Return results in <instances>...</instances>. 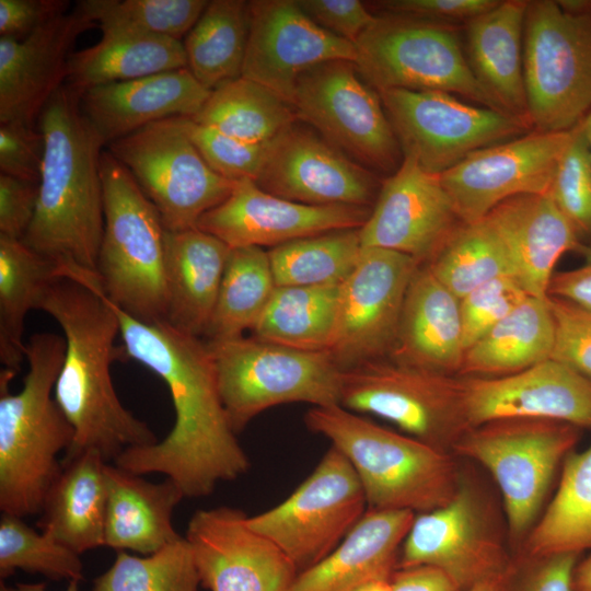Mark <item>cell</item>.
Segmentation results:
<instances>
[{"mask_svg":"<svg viewBox=\"0 0 591 591\" xmlns=\"http://www.w3.org/2000/svg\"><path fill=\"white\" fill-rule=\"evenodd\" d=\"M111 304L127 358L163 380L175 410L162 441L126 449L115 465L136 475L164 474L187 498L206 497L220 482L245 474L250 460L229 422L206 341L166 322L138 321Z\"/></svg>","mask_w":591,"mask_h":591,"instance_id":"cell-1","label":"cell"},{"mask_svg":"<svg viewBox=\"0 0 591 591\" xmlns=\"http://www.w3.org/2000/svg\"><path fill=\"white\" fill-rule=\"evenodd\" d=\"M37 309L60 325L66 341L54 397L74 434L61 462L84 452L114 461L126 449L158 442L114 389L111 366L128 358L124 346H115L119 321L101 285L58 278L47 286Z\"/></svg>","mask_w":591,"mask_h":591,"instance_id":"cell-2","label":"cell"},{"mask_svg":"<svg viewBox=\"0 0 591 591\" xmlns=\"http://www.w3.org/2000/svg\"><path fill=\"white\" fill-rule=\"evenodd\" d=\"M81 97L79 90L65 83L38 116L45 154L36 212L22 241L90 280L99 278L104 231L100 171L104 143L83 114Z\"/></svg>","mask_w":591,"mask_h":591,"instance_id":"cell-3","label":"cell"},{"mask_svg":"<svg viewBox=\"0 0 591 591\" xmlns=\"http://www.w3.org/2000/svg\"><path fill=\"white\" fill-rule=\"evenodd\" d=\"M65 351V337L34 334L26 343L28 371L15 394L9 390L15 374L1 370L0 509L4 513L21 518L40 513L61 470L57 455L73 440V428L51 396Z\"/></svg>","mask_w":591,"mask_h":591,"instance_id":"cell-4","label":"cell"},{"mask_svg":"<svg viewBox=\"0 0 591 591\" xmlns=\"http://www.w3.org/2000/svg\"><path fill=\"white\" fill-rule=\"evenodd\" d=\"M304 424L351 464L368 510L429 512L449 503L463 482L453 453L384 428L340 405L310 408Z\"/></svg>","mask_w":591,"mask_h":591,"instance_id":"cell-5","label":"cell"},{"mask_svg":"<svg viewBox=\"0 0 591 591\" xmlns=\"http://www.w3.org/2000/svg\"><path fill=\"white\" fill-rule=\"evenodd\" d=\"M104 231L97 276L105 297L131 317L165 322V228L129 171L107 150L100 162Z\"/></svg>","mask_w":591,"mask_h":591,"instance_id":"cell-6","label":"cell"},{"mask_svg":"<svg viewBox=\"0 0 591 591\" xmlns=\"http://www.w3.org/2000/svg\"><path fill=\"white\" fill-rule=\"evenodd\" d=\"M206 344L235 433L274 406L339 405L341 371L327 351L294 349L254 336Z\"/></svg>","mask_w":591,"mask_h":591,"instance_id":"cell-7","label":"cell"},{"mask_svg":"<svg viewBox=\"0 0 591 591\" xmlns=\"http://www.w3.org/2000/svg\"><path fill=\"white\" fill-rule=\"evenodd\" d=\"M523 77L533 131L572 129L591 112V11L528 1Z\"/></svg>","mask_w":591,"mask_h":591,"instance_id":"cell-8","label":"cell"},{"mask_svg":"<svg viewBox=\"0 0 591 591\" xmlns=\"http://www.w3.org/2000/svg\"><path fill=\"white\" fill-rule=\"evenodd\" d=\"M375 15L355 43V65L376 92L442 91L503 112L473 73L454 25Z\"/></svg>","mask_w":591,"mask_h":591,"instance_id":"cell-9","label":"cell"},{"mask_svg":"<svg viewBox=\"0 0 591 591\" xmlns=\"http://www.w3.org/2000/svg\"><path fill=\"white\" fill-rule=\"evenodd\" d=\"M580 428L537 418H505L470 428L452 453L486 467L503 500L509 534L528 535L560 463L579 440Z\"/></svg>","mask_w":591,"mask_h":591,"instance_id":"cell-10","label":"cell"},{"mask_svg":"<svg viewBox=\"0 0 591 591\" xmlns=\"http://www.w3.org/2000/svg\"><path fill=\"white\" fill-rule=\"evenodd\" d=\"M339 405L385 419L406 434L451 453L471 428L462 376L390 357L341 371Z\"/></svg>","mask_w":591,"mask_h":591,"instance_id":"cell-11","label":"cell"},{"mask_svg":"<svg viewBox=\"0 0 591 591\" xmlns=\"http://www.w3.org/2000/svg\"><path fill=\"white\" fill-rule=\"evenodd\" d=\"M185 118L149 124L106 146L153 204L167 231L196 228L236 183L207 164L187 134Z\"/></svg>","mask_w":591,"mask_h":591,"instance_id":"cell-12","label":"cell"},{"mask_svg":"<svg viewBox=\"0 0 591 591\" xmlns=\"http://www.w3.org/2000/svg\"><path fill=\"white\" fill-rule=\"evenodd\" d=\"M298 119L373 173L397 171L403 152L379 93L354 61L332 60L304 71L290 103Z\"/></svg>","mask_w":591,"mask_h":591,"instance_id":"cell-13","label":"cell"},{"mask_svg":"<svg viewBox=\"0 0 591 591\" xmlns=\"http://www.w3.org/2000/svg\"><path fill=\"white\" fill-rule=\"evenodd\" d=\"M368 511L362 485L334 447L283 501L248 517V525L274 542L299 573L327 557Z\"/></svg>","mask_w":591,"mask_h":591,"instance_id":"cell-14","label":"cell"},{"mask_svg":"<svg viewBox=\"0 0 591 591\" xmlns=\"http://www.w3.org/2000/svg\"><path fill=\"white\" fill-rule=\"evenodd\" d=\"M401 146L424 170L441 174L470 153L526 134L521 119L442 91L378 92Z\"/></svg>","mask_w":591,"mask_h":591,"instance_id":"cell-15","label":"cell"},{"mask_svg":"<svg viewBox=\"0 0 591 591\" xmlns=\"http://www.w3.org/2000/svg\"><path fill=\"white\" fill-rule=\"evenodd\" d=\"M419 266L395 251L362 247L356 268L340 285L327 349L340 371L390 356L406 290Z\"/></svg>","mask_w":591,"mask_h":591,"instance_id":"cell-16","label":"cell"},{"mask_svg":"<svg viewBox=\"0 0 591 591\" xmlns=\"http://www.w3.org/2000/svg\"><path fill=\"white\" fill-rule=\"evenodd\" d=\"M419 565L441 569L461 591L510 577L503 542L480 498L464 482L449 503L415 515L397 568Z\"/></svg>","mask_w":591,"mask_h":591,"instance_id":"cell-17","label":"cell"},{"mask_svg":"<svg viewBox=\"0 0 591 591\" xmlns=\"http://www.w3.org/2000/svg\"><path fill=\"white\" fill-rule=\"evenodd\" d=\"M572 129L531 131L478 149L440 174L463 223L484 219L497 205L519 195H548Z\"/></svg>","mask_w":591,"mask_h":591,"instance_id":"cell-18","label":"cell"},{"mask_svg":"<svg viewBox=\"0 0 591 591\" xmlns=\"http://www.w3.org/2000/svg\"><path fill=\"white\" fill-rule=\"evenodd\" d=\"M255 183L299 204L360 207H373L382 185L375 173L299 119L269 142Z\"/></svg>","mask_w":591,"mask_h":591,"instance_id":"cell-19","label":"cell"},{"mask_svg":"<svg viewBox=\"0 0 591 591\" xmlns=\"http://www.w3.org/2000/svg\"><path fill=\"white\" fill-rule=\"evenodd\" d=\"M185 538L200 584L210 591H291L299 575L288 556L253 530L237 508L197 510Z\"/></svg>","mask_w":591,"mask_h":591,"instance_id":"cell-20","label":"cell"},{"mask_svg":"<svg viewBox=\"0 0 591 591\" xmlns=\"http://www.w3.org/2000/svg\"><path fill=\"white\" fill-rule=\"evenodd\" d=\"M460 223L440 174L404 157L397 171L382 183L359 233L362 247L395 251L426 265Z\"/></svg>","mask_w":591,"mask_h":591,"instance_id":"cell-21","label":"cell"},{"mask_svg":"<svg viewBox=\"0 0 591 591\" xmlns=\"http://www.w3.org/2000/svg\"><path fill=\"white\" fill-rule=\"evenodd\" d=\"M242 77L291 103L298 78L332 60L356 59L355 44L314 23L296 0H252Z\"/></svg>","mask_w":591,"mask_h":591,"instance_id":"cell-22","label":"cell"},{"mask_svg":"<svg viewBox=\"0 0 591 591\" xmlns=\"http://www.w3.org/2000/svg\"><path fill=\"white\" fill-rule=\"evenodd\" d=\"M371 210L372 207L299 204L265 192L254 181L242 179L224 201L199 219L196 228L230 248H273L328 231L361 228Z\"/></svg>","mask_w":591,"mask_h":591,"instance_id":"cell-23","label":"cell"},{"mask_svg":"<svg viewBox=\"0 0 591 591\" xmlns=\"http://www.w3.org/2000/svg\"><path fill=\"white\" fill-rule=\"evenodd\" d=\"M470 427L537 418L591 429V379L552 358L496 378L462 376Z\"/></svg>","mask_w":591,"mask_h":591,"instance_id":"cell-24","label":"cell"},{"mask_svg":"<svg viewBox=\"0 0 591 591\" xmlns=\"http://www.w3.org/2000/svg\"><path fill=\"white\" fill-rule=\"evenodd\" d=\"M93 27L97 25L76 7L21 39L0 37V124H34L66 83L78 37Z\"/></svg>","mask_w":591,"mask_h":591,"instance_id":"cell-25","label":"cell"},{"mask_svg":"<svg viewBox=\"0 0 591 591\" xmlns=\"http://www.w3.org/2000/svg\"><path fill=\"white\" fill-rule=\"evenodd\" d=\"M210 93L186 67L91 88L81 108L107 146L162 119L195 117Z\"/></svg>","mask_w":591,"mask_h":591,"instance_id":"cell-26","label":"cell"},{"mask_svg":"<svg viewBox=\"0 0 591 591\" xmlns=\"http://www.w3.org/2000/svg\"><path fill=\"white\" fill-rule=\"evenodd\" d=\"M484 219L502 244L514 279L533 297H548L556 263L565 253L584 248L548 195L511 197Z\"/></svg>","mask_w":591,"mask_h":591,"instance_id":"cell-27","label":"cell"},{"mask_svg":"<svg viewBox=\"0 0 591 591\" xmlns=\"http://www.w3.org/2000/svg\"><path fill=\"white\" fill-rule=\"evenodd\" d=\"M460 299L427 265L414 273L404 299L390 358L457 375L464 356Z\"/></svg>","mask_w":591,"mask_h":591,"instance_id":"cell-28","label":"cell"},{"mask_svg":"<svg viewBox=\"0 0 591 591\" xmlns=\"http://www.w3.org/2000/svg\"><path fill=\"white\" fill-rule=\"evenodd\" d=\"M415 515L368 510L327 557L298 575L291 591H356L370 581L389 580Z\"/></svg>","mask_w":591,"mask_h":591,"instance_id":"cell-29","label":"cell"},{"mask_svg":"<svg viewBox=\"0 0 591 591\" xmlns=\"http://www.w3.org/2000/svg\"><path fill=\"white\" fill-rule=\"evenodd\" d=\"M165 322L204 337L209 325L230 247L198 228L165 230Z\"/></svg>","mask_w":591,"mask_h":591,"instance_id":"cell-30","label":"cell"},{"mask_svg":"<svg viewBox=\"0 0 591 591\" xmlns=\"http://www.w3.org/2000/svg\"><path fill=\"white\" fill-rule=\"evenodd\" d=\"M526 4L523 0L499 1L467 22L465 55L476 79L499 107L531 128L523 77Z\"/></svg>","mask_w":591,"mask_h":591,"instance_id":"cell-31","label":"cell"},{"mask_svg":"<svg viewBox=\"0 0 591 591\" xmlns=\"http://www.w3.org/2000/svg\"><path fill=\"white\" fill-rule=\"evenodd\" d=\"M116 465H106L107 508L104 545L141 555L153 554L182 537L172 523L185 497L171 478L150 483Z\"/></svg>","mask_w":591,"mask_h":591,"instance_id":"cell-32","label":"cell"},{"mask_svg":"<svg viewBox=\"0 0 591 591\" xmlns=\"http://www.w3.org/2000/svg\"><path fill=\"white\" fill-rule=\"evenodd\" d=\"M40 510L38 526L82 554L104 545L107 508V462L96 452H84L60 462Z\"/></svg>","mask_w":591,"mask_h":591,"instance_id":"cell-33","label":"cell"},{"mask_svg":"<svg viewBox=\"0 0 591 591\" xmlns=\"http://www.w3.org/2000/svg\"><path fill=\"white\" fill-rule=\"evenodd\" d=\"M186 67L181 40L112 28L102 31L96 44L71 54L66 83L83 94L97 85Z\"/></svg>","mask_w":591,"mask_h":591,"instance_id":"cell-34","label":"cell"},{"mask_svg":"<svg viewBox=\"0 0 591 591\" xmlns=\"http://www.w3.org/2000/svg\"><path fill=\"white\" fill-rule=\"evenodd\" d=\"M554 340L548 297L529 296L465 350L457 375L496 378L523 371L549 359Z\"/></svg>","mask_w":591,"mask_h":591,"instance_id":"cell-35","label":"cell"},{"mask_svg":"<svg viewBox=\"0 0 591 591\" xmlns=\"http://www.w3.org/2000/svg\"><path fill=\"white\" fill-rule=\"evenodd\" d=\"M58 278L80 280L68 266L45 257L22 240L0 235V361L16 374L26 360L25 316L37 309L47 286Z\"/></svg>","mask_w":591,"mask_h":591,"instance_id":"cell-36","label":"cell"},{"mask_svg":"<svg viewBox=\"0 0 591 591\" xmlns=\"http://www.w3.org/2000/svg\"><path fill=\"white\" fill-rule=\"evenodd\" d=\"M591 549V445L561 463L558 488L524 543L526 558Z\"/></svg>","mask_w":591,"mask_h":591,"instance_id":"cell-37","label":"cell"},{"mask_svg":"<svg viewBox=\"0 0 591 591\" xmlns=\"http://www.w3.org/2000/svg\"><path fill=\"white\" fill-rule=\"evenodd\" d=\"M250 26V1L208 2L183 43L187 68L207 89L242 77Z\"/></svg>","mask_w":591,"mask_h":591,"instance_id":"cell-38","label":"cell"},{"mask_svg":"<svg viewBox=\"0 0 591 591\" xmlns=\"http://www.w3.org/2000/svg\"><path fill=\"white\" fill-rule=\"evenodd\" d=\"M340 285L276 287L252 336L294 349L327 351Z\"/></svg>","mask_w":591,"mask_h":591,"instance_id":"cell-39","label":"cell"},{"mask_svg":"<svg viewBox=\"0 0 591 591\" xmlns=\"http://www.w3.org/2000/svg\"><path fill=\"white\" fill-rule=\"evenodd\" d=\"M194 121L250 143L264 144L298 120L292 105L240 77L213 89Z\"/></svg>","mask_w":591,"mask_h":591,"instance_id":"cell-40","label":"cell"},{"mask_svg":"<svg viewBox=\"0 0 591 591\" xmlns=\"http://www.w3.org/2000/svg\"><path fill=\"white\" fill-rule=\"evenodd\" d=\"M276 287L268 251L231 248L205 341L233 339L252 331Z\"/></svg>","mask_w":591,"mask_h":591,"instance_id":"cell-41","label":"cell"},{"mask_svg":"<svg viewBox=\"0 0 591 591\" xmlns=\"http://www.w3.org/2000/svg\"><path fill=\"white\" fill-rule=\"evenodd\" d=\"M360 228L324 232L268 251L277 287L340 285L356 268Z\"/></svg>","mask_w":591,"mask_h":591,"instance_id":"cell-42","label":"cell"},{"mask_svg":"<svg viewBox=\"0 0 591 591\" xmlns=\"http://www.w3.org/2000/svg\"><path fill=\"white\" fill-rule=\"evenodd\" d=\"M426 265L460 300L491 279L513 277L505 248L485 219L460 223Z\"/></svg>","mask_w":591,"mask_h":591,"instance_id":"cell-43","label":"cell"},{"mask_svg":"<svg viewBox=\"0 0 591 591\" xmlns=\"http://www.w3.org/2000/svg\"><path fill=\"white\" fill-rule=\"evenodd\" d=\"M199 584L192 548L182 536L150 555L118 551L91 591H198Z\"/></svg>","mask_w":591,"mask_h":591,"instance_id":"cell-44","label":"cell"},{"mask_svg":"<svg viewBox=\"0 0 591 591\" xmlns=\"http://www.w3.org/2000/svg\"><path fill=\"white\" fill-rule=\"evenodd\" d=\"M206 0H81L80 9L101 31L129 30L181 40L208 5Z\"/></svg>","mask_w":591,"mask_h":591,"instance_id":"cell-45","label":"cell"},{"mask_svg":"<svg viewBox=\"0 0 591 591\" xmlns=\"http://www.w3.org/2000/svg\"><path fill=\"white\" fill-rule=\"evenodd\" d=\"M16 569L54 580L83 579L80 555L47 532L38 533L23 518L2 512L0 518V578Z\"/></svg>","mask_w":591,"mask_h":591,"instance_id":"cell-46","label":"cell"},{"mask_svg":"<svg viewBox=\"0 0 591 591\" xmlns=\"http://www.w3.org/2000/svg\"><path fill=\"white\" fill-rule=\"evenodd\" d=\"M548 196L579 235H591V153L581 123L558 163Z\"/></svg>","mask_w":591,"mask_h":591,"instance_id":"cell-47","label":"cell"},{"mask_svg":"<svg viewBox=\"0 0 591 591\" xmlns=\"http://www.w3.org/2000/svg\"><path fill=\"white\" fill-rule=\"evenodd\" d=\"M187 134L207 164L221 176L239 182L256 181L268 143H250L185 118Z\"/></svg>","mask_w":591,"mask_h":591,"instance_id":"cell-48","label":"cell"},{"mask_svg":"<svg viewBox=\"0 0 591 591\" xmlns=\"http://www.w3.org/2000/svg\"><path fill=\"white\" fill-rule=\"evenodd\" d=\"M529 296L513 277L501 276L480 285L463 297L460 300V311L464 350Z\"/></svg>","mask_w":591,"mask_h":591,"instance_id":"cell-49","label":"cell"},{"mask_svg":"<svg viewBox=\"0 0 591 591\" xmlns=\"http://www.w3.org/2000/svg\"><path fill=\"white\" fill-rule=\"evenodd\" d=\"M555 321L551 358L591 379V311L548 296Z\"/></svg>","mask_w":591,"mask_h":591,"instance_id":"cell-50","label":"cell"},{"mask_svg":"<svg viewBox=\"0 0 591 591\" xmlns=\"http://www.w3.org/2000/svg\"><path fill=\"white\" fill-rule=\"evenodd\" d=\"M44 154V136L34 124H0L1 174L39 183Z\"/></svg>","mask_w":591,"mask_h":591,"instance_id":"cell-51","label":"cell"},{"mask_svg":"<svg viewBox=\"0 0 591 591\" xmlns=\"http://www.w3.org/2000/svg\"><path fill=\"white\" fill-rule=\"evenodd\" d=\"M499 0H381L366 2L378 14L454 25L470 22L493 9Z\"/></svg>","mask_w":591,"mask_h":591,"instance_id":"cell-52","label":"cell"},{"mask_svg":"<svg viewBox=\"0 0 591 591\" xmlns=\"http://www.w3.org/2000/svg\"><path fill=\"white\" fill-rule=\"evenodd\" d=\"M299 8L318 26L356 43L374 22L375 14L359 0H296Z\"/></svg>","mask_w":591,"mask_h":591,"instance_id":"cell-53","label":"cell"},{"mask_svg":"<svg viewBox=\"0 0 591 591\" xmlns=\"http://www.w3.org/2000/svg\"><path fill=\"white\" fill-rule=\"evenodd\" d=\"M39 183L0 173V235L23 240L36 212Z\"/></svg>","mask_w":591,"mask_h":591,"instance_id":"cell-54","label":"cell"},{"mask_svg":"<svg viewBox=\"0 0 591 591\" xmlns=\"http://www.w3.org/2000/svg\"><path fill=\"white\" fill-rule=\"evenodd\" d=\"M65 0H0V35L21 39L66 13Z\"/></svg>","mask_w":591,"mask_h":591,"instance_id":"cell-55","label":"cell"},{"mask_svg":"<svg viewBox=\"0 0 591 591\" xmlns=\"http://www.w3.org/2000/svg\"><path fill=\"white\" fill-rule=\"evenodd\" d=\"M579 554H557L531 559L533 565L514 591H575Z\"/></svg>","mask_w":591,"mask_h":591,"instance_id":"cell-56","label":"cell"},{"mask_svg":"<svg viewBox=\"0 0 591 591\" xmlns=\"http://www.w3.org/2000/svg\"><path fill=\"white\" fill-rule=\"evenodd\" d=\"M582 253V265L553 275L547 294L591 311V245Z\"/></svg>","mask_w":591,"mask_h":591,"instance_id":"cell-57","label":"cell"},{"mask_svg":"<svg viewBox=\"0 0 591 591\" xmlns=\"http://www.w3.org/2000/svg\"><path fill=\"white\" fill-rule=\"evenodd\" d=\"M389 582L390 591H461L444 571L428 565L397 568Z\"/></svg>","mask_w":591,"mask_h":591,"instance_id":"cell-58","label":"cell"},{"mask_svg":"<svg viewBox=\"0 0 591 591\" xmlns=\"http://www.w3.org/2000/svg\"><path fill=\"white\" fill-rule=\"evenodd\" d=\"M575 591H591V555L577 565Z\"/></svg>","mask_w":591,"mask_h":591,"instance_id":"cell-59","label":"cell"},{"mask_svg":"<svg viewBox=\"0 0 591 591\" xmlns=\"http://www.w3.org/2000/svg\"><path fill=\"white\" fill-rule=\"evenodd\" d=\"M79 581H69L65 591H79ZM0 591H46L44 582L40 583H16L15 586H7L1 582Z\"/></svg>","mask_w":591,"mask_h":591,"instance_id":"cell-60","label":"cell"},{"mask_svg":"<svg viewBox=\"0 0 591 591\" xmlns=\"http://www.w3.org/2000/svg\"><path fill=\"white\" fill-rule=\"evenodd\" d=\"M509 578L487 581L472 588L468 591H505Z\"/></svg>","mask_w":591,"mask_h":591,"instance_id":"cell-61","label":"cell"},{"mask_svg":"<svg viewBox=\"0 0 591 591\" xmlns=\"http://www.w3.org/2000/svg\"><path fill=\"white\" fill-rule=\"evenodd\" d=\"M390 579L389 580H373L370 581L356 591H390Z\"/></svg>","mask_w":591,"mask_h":591,"instance_id":"cell-62","label":"cell"},{"mask_svg":"<svg viewBox=\"0 0 591 591\" xmlns=\"http://www.w3.org/2000/svg\"><path fill=\"white\" fill-rule=\"evenodd\" d=\"M580 123L587 137L591 153V112Z\"/></svg>","mask_w":591,"mask_h":591,"instance_id":"cell-63","label":"cell"}]
</instances>
